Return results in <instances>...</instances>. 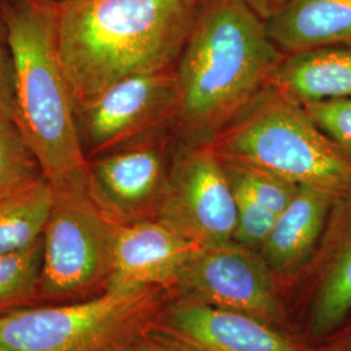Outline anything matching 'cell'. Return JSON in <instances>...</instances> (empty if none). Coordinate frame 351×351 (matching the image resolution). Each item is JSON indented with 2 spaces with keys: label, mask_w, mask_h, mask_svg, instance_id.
Listing matches in <instances>:
<instances>
[{
  "label": "cell",
  "mask_w": 351,
  "mask_h": 351,
  "mask_svg": "<svg viewBox=\"0 0 351 351\" xmlns=\"http://www.w3.org/2000/svg\"><path fill=\"white\" fill-rule=\"evenodd\" d=\"M243 0H201L175 65V134L210 143L265 86L284 58Z\"/></svg>",
  "instance_id": "obj_1"
},
{
  "label": "cell",
  "mask_w": 351,
  "mask_h": 351,
  "mask_svg": "<svg viewBox=\"0 0 351 351\" xmlns=\"http://www.w3.org/2000/svg\"><path fill=\"white\" fill-rule=\"evenodd\" d=\"M201 0H56L75 107L130 75L175 68Z\"/></svg>",
  "instance_id": "obj_2"
},
{
  "label": "cell",
  "mask_w": 351,
  "mask_h": 351,
  "mask_svg": "<svg viewBox=\"0 0 351 351\" xmlns=\"http://www.w3.org/2000/svg\"><path fill=\"white\" fill-rule=\"evenodd\" d=\"M12 49L16 124L53 186L88 184L75 101L56 40V0H0Z\"/></svg>",
  "instance_id": "obj_3"
},
{
  "label": "cell",
  "mask_w": 351,
  "mask_h": 351,
  "mask_svg": "<svg viewBox=\"0 0 351 351\" xmlns=\"http://www.w3.org/2000/svg\"><path fill=\"white\" fill-rule=\"evenodd\" d=\"M221 160L263 168L337 199L351 193V154L315 125L300 104L264 88L210 142Z\"/></svg>",
  "instance_id": "obj_4"
},
{
  "label": "cell",
  "mask_w": 351,
  "mask_h": 351,
  "mask_svg": "<svg viewBox=\"0 0 351 351\" xmlns=\"http://www.w3.org/2000/svg\"><path fill=\"white\" fill-rule=\"evenodd\" d=\"M172 294L107 289L88 300L20 308L0 316V343L10 351H136Z\"/></svg>",
  "instance_id": "obj_5"
},
{
  "label": "cell",
  "mask_w": 351,
  "mask_h": 351,
  "mask_svg": "<svg viewBox=\"0 0 351 351\" xmlns=\"http://www.w3.org/2000/svg\"><path fill=\"white\" fill-rule=\"evenodd\" d=\"M42 237L40 304L81 301L108 288L120 223L88 184L53 186Z\"/></svg>",
  "instance_id": "obj_6"
},
{
  "label": "cell",
  "mask_w": 351,
  "mask_h": 351,
  "mask_svg": "<svg viewBox=\"0 0 351 351\" xmlns=\"http://www.w3.org/2000/svg\"><path fill=\"white\" fill-rule=\"evenodd\" d=\"M86 160L164 130L175 132L178 88L175 68L130 75L75 107Z\"/></svg>",
  "instance_id": "obj_7"
},
{
  "label": "cell",
  "mask_w": 351,
  "mask_h": 351,
  "mask_svg": "<svg viewBox=\"0 0 351 351\" xmlns=\"http://www.w3.org/2000/svg\"><path fill=\"white\" fill-rule=\"evenodd\" d=\"M156 220L201 246L233 241L236 199L223 160L210 143L177 141Z\"/></svg>",
  "instance_id": "obj_8"
},
{
  "label": "cell",
  "mask_w": 351,
  "mask_h": 351,
  "mask_svg": "<svg viewBox=\"0 0 351 351\" xmlns=\"http://www.w3.org/2000/svg\"><path fill=\"white\" fill-rule=\"evenodd\" d=\"M272 276L259 251L230 241L197 251L180 274L173 293L275 326L284 313Z\"/></svg>",
  "instance_id": "obj_9"
},
{
  "label": "cell",
  "mask_w": 351,
  "mask_h": 351,
  "mask_svg": "<svg viewBox=\"0 0 351 351\" xmlns=\"http://www.w3.org/2000/svg\"><path fill=\"white\" fill-rule=\"evenodd\" d=\"M178 138L164 130L88 162L95 197L120 223L156 219Z\"/></svg>",
  "instance_id": "obj_10"
},
{
  "label": "cell",
  "mask_w": 351,
  "mask_h": 351,
  "mask_svg": "<svg viewBox=\"0 0 351 351\" xmlns=\"http://www.w3.org/2000/svg\"><path fill=\"white\" fill-rule=\"evenodd\" d=\"M156 332L188 351H308L255 316L175 294Z\"/></svg>",
  "instance_id": "obj_11"
},
{
  "label": "cell",
  "mask_w": 351,
  "mask_h": 351,
  "mask_svg": "<svg viewBox=\"0 0 351 351\" xmlns=\"http://www.w3.org/2000/svg\"><path fill=\"white\" fill-rule=\"evenodd\" d=\"M202 247L156 219L123 224L116 237L107 289L173 291L184 267Z\"/></svg>",
  "instance_id": "obj_12"
},
{
  "label": "cell",
  "mask_w": 351,
  "mask_h": 351,
  "mask_svg": "<svg viewBox=\"0 0 351 351\" xmlns=\"http://www.w3.org/2000/svg\"><path fill=\"white\" fill-rule=\"evenodd\" d=\"M310 330L328 336L351 313V193L335 202L313 259Z\"/></svg>",
  "instance_id": "obj_13"
},
{
  "label": "cell",
  "mask_w": 351,
  "mask_h": 351,
  "mask_svg": "<svg viewBox=\"0 0 351 351\" xmlns=\"http://www.w3.org/2000/svg\"><path fill=\"white\" fill-rule=\"evenodd\" d=\"M336 201L324 190L298 188L259 251L274 275H291L313 259Z\"/></svg>",
  "instance_id": "obj_14"
},
{
  "label": "cell",
  "mask_w": 351,
  "mask_h": 351,
  "mask_svg": "<svg viewBox=\"0 0 351 351\" xmlns=\"http://www.w3.org/2000/svg\"><path fill=\"white\" fill-rule=\"evenodd\" d=\"M265 88L287 101H311L351 98V45H335L284 55Z\"/></svg>",
  "instance_id": "obj_15"
},
{
  "label": "cell",
  "mask_w": 351,
  "mask_h": 351,
  "mask_svg": "<svg viewBox=\"0 0 351 351\" xmlns=\"http://www.w3.org/2000/svg\"><path fill=\"white\" fill-rule=\"evenodd\" d=\"M265 27L285 55L351 45V0H294L268 19Z\"/></svg>",
  "instance_id": "obj_16"
},
{
  "label": "cell",
  "mask_w": 351,
  "mask_h": 351,
  "mask_svg": "<svg viewBox=\"0 0 351 351\" xmlns=\"http://www.w3.org/2000/svg\"><path fill=\"white\" fill-rule=\"evenodd\" d=\"M52 202L46 177L0 199V255L27 250L42 239Z\"/></svg>",
  "instance_id": "obj_17"
},
{
  "label": "cell",
  "mask_w": 351,
  "mask_h": 351,
  "mask_svg": "<svg viewBox=\"0 0 351 351\" xmlns=\"http://www.w3.org/2000/svg\"><path fill=\"white\" fill-rule=\"evenodd\" d=\"M42 239L27 250L0 255V316L40 304Z\"/></svg>",
  "instance_id": "obj_18"
},
{
  "label": "cell",
  "mask_w": 351,
  "mask_h": 351,
  "mask_svg": "<svg viewBox=\"0 0 351 351\" xmlns=\"http://www.w3.org/2000/svg\"><path fill=\"white\" fill-rule=\"evenodd\" d=\"M45 177L37 154L21 129L0 113V199Z\"/></svg>",
  "instance_id": "obj_19"
},
{
  "label": "cell",
  "mask_w": 351,
  "mask_h": 351,
  "mask_svg": "<svg viewBox=\"0 0 351 351\" xmlns=\"http://www.w3.org/2000/svg\"><path fill=\"white\" fill-rule=\"evenodd\" d=\"M226 176L234 185L245 189L267 211L278 216L294 198L298 185L249 164L223 160Z\"/></svg>",
  "instance_id": "obj_20"
},
{
  "label": "cell",
  "mask_w": 351,
  "mask_h": 351,
  "mask_svg": "<svg viewBox=\"0 0 351 351\" xmlns=\"http://www.w3.org/2000/svg\"><path fill=\"white\" fill-rule=\"evenodd\" d=\"M230 185L234 193L237 210V226L233 241L246 247L261 251L275 224L276 216L267 211L245 189L232 182Z\"/></svg>",
  "instance_id": "obj_21"
},
{
  "label": "cell",
  "mask_w": 351,
  "mask_h": 351,
  "mask_svg": "<svg viewBox=\"0 0 351 351\" xmlns=\"http://www.w3.org/2000/svg\"><path fill=\"white\" fill-rule=\"evenodd\" d=\"M302 108L326 137L351 154V98L311 101Z\"/></svg>",
  "instance_id": "obj_22"
},
{
  "label": "cell",
  "mask_w": 351,
  "mask_h": 351,
  "mask_svg": "<svg viewBox=\"0 0 351 351\" xmlns=\"http://www.w3.org/2000/svg\"><path fill=\"white\" fill-rule=\"evenodd\" d=\"M0 113L16 123L14 65L7 29L0 16Z\"/></svg>",
  "instance_id": "obj_23"
},
{
  "label": "cell",
  "mask_w": 351,
  "mask_h": 351,
  "mask_svg": "<svg viewBox=\"0 0 351 351\" xmlns=\"http://www.w3.org/2000/svg\"><path fill=\"white\" fill-rule=\"evenodd\" d=\"M263 21L282 11L294 0H243Z\"/></svg>",
  "instance_id": "obj_24"
},
{
  "label": "cell",
  "mask_w": 351,
  "mask_h": 351,
  "mask_svg": "<svg viewBox=\"0 0 351 351\" xmlns=\"http://www.w3.org/2000/svg\"><path fill=\"white\" fill-rule=\"evenodd\" d=\"M136 351H188L173 342L172 339H167L163 335L156 330L152 332L147 339H145Z\"/></svg>",
  "instance_id": "obj_25"
},
{
  "label": "cell",
  "mask_w": 351,
  "mask_h": 351,
  "mask_svg": "<svg viewBox=\"0 0 351 351\" xmlns=\"http://www.w3.org/2000/svg\"><path fill=\"white\" fill-rule=\"evenodd\" d=\"M337 351H351V336L349 339H345Z\"/></svg>",
  "instance_id": "obj_26"
},
{
  "label": "cell",
  "mask_w": 351,
  "mask_h": 351,
  "mask_svg": "<svg viewBox=\"0 0 351 351\" xmlns=\"http://www.w3.org/2000/svg\"><path fill=\"white\" fill-rule=\"evenodd\" d=\"M0 351H10V350H8V349H7V348H5V346H3V345H1V343H0Z\"/></svg>",
  "instance_id": "obj_27"
}]
</instances>
